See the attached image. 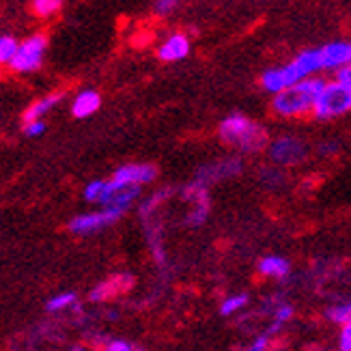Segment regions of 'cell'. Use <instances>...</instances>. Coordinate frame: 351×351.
<instances>
[{"label":"cell","instance_id":"cell-1","mask_svg":"<svg viewBox=\"0 0 351 351\" xmlns=\"http://www.w3.org/2000/svg\"><path fill=\"white\" fill-rule=\"evenodd\" d=\"M324 84H326V80H322V78H306V80H300L298 84L280 90V93L274 95V101H271L274 112L285 119L311 114Z\"/></svg>","mask_w":351,"mask_h":351},{"label":"cell","instance_id":"cell-2","mask_svg":"<svg viewBox=\"0 0 351 351\" xmlns=\"http://www.w3.org/2000/svg\"><path fill=\"white\" fill-rule=\"evenodd\" d=\"M220 138L222 143L241 149L243 154H256L267 145V132L254 123L246 114H228L220 123Z\"/></svg>","mask_w":351,"mask_h":351},{"label":"cell","instance_id":"cell-3","mask_svg":"<svg viewBox=\"0 0 351 351\" xmlns=\"http://www.w3.org/2000/svg\"><path fill=\"white\" fill-rule=\"evenodd\" d=\"M349 108H351V88L339 82H326L313 106V114L319 121H330L347 114Z\"/></svg>","mask_w":351,"mask_h":351},{"label":"cell","instance_id":"cell-4","mask_svg":"<svg viewBox=\"0 0 351 351\" xmlns=\"http://www.w3.org/2000/svg\"><path fill=\"white\" fill-rule=\"evenodd\" d=\"M43 54H45V37L43 35H33L26 41L18 43V50H15V56L11 58V69L13 71H35L41 67L43 63Z\"/></svg>","mask_w":351,"mask_h":351},{"label":"cell","instance_id":"cell-5","mask_svg":"<svg viewBox=\"0 0 351 351\" xmlns=\"http://www.w3.org/2000/svg\"><path fill=\"white\" fill-rule=\"evenodd\" d=\"M308 156V149L304 141L295 138V136H282V138L274 141L269 147V158L280 166H295L302 164Z\"/></svg>","mask_w":351,"mask_h":351},{"label":"cell","instance_id":"cell-6","mask_svg":"<svg viewBox=\"0 0 351 351\" xmlns=\"http://www.w3.org/2000/svg\"><path fill=\"white\" fill-rule=\"evenodd\" d=\"M141 196V188L138 186H117L110 179L104 183V192H101V198L99 203L106 207V209H112L117 213H123L134 205L136 198Z\"/></svg>","mask_w":351,"mask_h":351},{"label":"cell","instance_id":"cell-7","mask_svg":"<svg viewBox=\"0 0 351 351\" xmlns=\"http://www.w3.org/2000/svg\"><path fill=\"white\" fill-rule=\"evenodd\" d=\"M121 218V213L112 209H104V211H93V213H82V216H75L69 222V231L73 235H93L104 231L106 226L114 224Z\"/></svg>","mask_w":351,"mask_h":351},{"label":"cell","instance_id":"cell-8","mask_svg":"<svg viewBox=\"0 0 351 351\" xmlns=\"http://www.w3.org/2000/svg\"><path fill=\"white\" fill-rule=\"evenodd\" d=\"M158 177V166L154 164H125L112 175V183L117 186H145Z\"/></svg>","mask_w":351,"mask_h":351},{"label":"cell","instance_id":"cell-9","mask_svg":"<svg viewBox=\"0 0 351 351\" xmlns=\"http://www.w3.org/2000/svg\"><path fill=\"white\" fill-rule=\"evenodd\" d=\"M300 80H306V78H302L300 71L295 69L293 63H289L285 67H278V69H267L263 75H261V84L265 90H269V93H280V90L289 88V86H293L298 84Z\"/></svg>","mask_w":351,"mask_h":351},{"label":"cell","instance_id":"cell-10","mask_svg":"<svg viewBox=\"0 0 351 351\" xmlns=\"http://www.w3.org/2000/svg\"><path fill=\"white\" fill-rule=\"evenodd\" d=\"M319 56H322V69H341L349 65L351 60V45L347 41H334L324 48H319Z\"/></svg>","mask_w":351,"mask_h":351},{"label":"cell","instance_id":"cell-11","mask_svg":"<svg viewBox=\"0 0 351 351\" xmlns=\"http://www.w3.org/2000/svg\"><path fill=\"white\" fill-rule=\"evenodd\" d=\"M186 196L194 201V209L190 211L188 222L192 226H201L207 220V216H209V194H207V188L198 186V183L194 181L192 186L186 188Z\"/></svg>","mask_w":351,"mask_h":351},{"label":"cell","instance_id":"cell-12","mask_svg":"<svg viewBox=\"0 0 351 351\" xmlns=\"http://www.w3.org/2000/svg\"><path fill=\"white\" fill-rule=\"evenodd\" d=\"M132 282H134V278H132V276H128V274H125V276H123V274H119V276H112V278H108V280L99 282V285L93 289V291H90L88 300H90V302L112 300L114 295L128 291V289L132 287Z\"/></svg>","mask_w":351,"mask_h":351},{"label":"cell","instance_id":"cell-13","mask_svg":"<svg viewBox=\"0 0 351 351\" xmlns=\"http://www.w3.org/2000/svg\"><path fill=\"white\" fill-rule=\"evenodd\" d=\"M190 54V41L186 35H173L166 39L160 50H158V56L162 60H166V63H175V60H181L186 58Z\"/></svg>","mask_w":351,"mask_h":351},{"label":"cell","instance_id":"cell-14","mask_svg":"<svg viewBox=\"0 0 351 351\" xmlns=\"http://www.w3.org/2000/svg\"><path fill=\"white\" fill-rule=\"evenodd\" d=\"M99 106H101V97L97 90H82V93L75 95L73 104H71V114L75 119H86L90 114H95L99 110Z\"/></svg>","mask_w":351,"mask_h":351},{"label":"cell","instance_id":"cell-15","mask_svg":"<svg viewBox=\"0 0 351 351\" xmlns=\"http://www.w3.org/2000/svg\"><path fill=\"white\" fill-rule=\"evenodd\" d=\"M258 274L265 278H285L291 271V263L282 256H263L256 265Z\"/></svg>","mask_w":351,"mask_h":351},{"label":"cell","instance_id":"cell-16","mask_svg":"<svg viewBox=\"0 0 351 351\" xmlns=\"http://www.w3.org/2000/svg\"><path fill=\"white\" fill-rule=\"evenodd\" d=\"M63 99V93H52V95H45L41 99H37L35 104H30L26 112H24V123H33V121H41L43 114H48L54 106Z\"/></svg>","mask_w":351,"mask_h":351},{"label":"cell","instance_id":"cell-17","mask_svg":"<svg viewBox=\"0 0 351 351\" xmlns=\"http://www.w3.org/2000/svg\"><path fill=\"white\" fill-rule=\"evenodd\" d=\"M291 63L295 65V69L300 71L302 78H311L313 73L322 71V56H319V50H306L298 54Z\"/></svg>","mask_w":351,"mask_h":351},{"label":"cell","instance_id":"cell-18","mask_svg":"<svg viewBox=\"0 0 351 351\" xmlns=\"http://www.w3.org/2000/svg\"><path fill=\"white\" fill-rule=\"evenodd\" d=\"M326 319L332 324H339V326H345L351 322V306L349 304H334L326 311Z\"/></svg>","mask_w":351,"mask_h":351},{"label":"cell","instance_id":"cell-19","mask_svg":"<svg viewBox=\"0 0 351 351\" xmlns=\"http://www.w3.org/2000/svg\"><path fill=\"white\" fill-rule=\"evenodd\" d=\"M246 304H248V295H246V293L231 295V298H226V300L222 302L220 313H222L224 317H231V315L239 313L241 308H246Z\"/></svg>","mask_w":351,"mask_h":351},{"label":"cell","instance_id":"cell-20","mask_svg":"<svg viewBox=\"0 0 351 351\" xmlns=\"http://www.w3.org/2000/svg\"><path fill=\"white\" fill-rule=\"evenodd\" d=\"M15 50H18V41L9 35L0 37V65H9L11 58L15 56Z\"/></svg>","mask_w":351,"mask_h":351},{"label":"cell","instance_id":"cell-21","mask_svg":"<svg viewBox=\"0 0 351 351\" xmlns=\"http://www.w3.org/2000/svg\"><path fill=\"white\" fill-rule=\"evenodd\" d=\"M73 304H75V295L73 293H60V295H54L52 300H48L45 308H48V313H60V311L73 306Z\"/></svg>","mask_w":351,"mask_h":351},{"label":"cell","instance_id":"cell-22","mask_svg":"<svg viewBox=\"0 0 351 351\" xmlns=\"http://www.w3.org/2000/svg\"><path fill=\"white\" fill-rule=\"evenodd\" d=\"M104 179H95V181H90L88 186L84 188V198L88 203H99V198H101V192H104Z\"/></svg>","mask_w":351,"mask_h":351},{"label":"cell","instance_id":"cell-23","mask_svg":"<svg viewBox=\"0 0 351 351\" xmlns=\"http://www.w3.org/2000/svg\"><path fill=\"white\" fill-rule=\"evenodd\" d=\"M276 330H280V326H276V324H274L265 334H261V337H258L246 351H267V347H269V341H271V334L274 332H276Z\"/></svg>","mask_w":351,"mask_h":351},{"label":"cell","instance_id":"cell-24","mask_svg":"<svg viewBox=\"0 0 351 351\" xmlns=\"http://www.w3.org/2000/svg\"><path fill=\"white\" fill-rule=\"evenodd\" d=\"M60 5H63V0H35L33 9H35L39 15H50V13L58 11Z\"/></svg>","mask_w":351,"mask_h":351},{"label":"cell","instance_id":"cell-25","mask_svg":"<svg viewBox=\"0 0 351 351\" xmlns=\"http://www.w3.org/2000/svg\"><path fill=\"white\" fill-rule=\"evenodd\" d=\"M291 317H293V306H291V304H280V306L276 308V313H274V324H276V326H282V324H287Z\"/></svg>","mask_w":351,"mask_h":351},{"label":"cell","instance_id":"cell-26","mask_svg":"<svg viewBox=\"0 0 351 351\" xmlns=\"http://www.w3.org/2000/svg\"><path fill=\"white\" fill-rule=\"evenodd\" d=\"M339 349H341V351H351V324L341 326V334H339Z\"/></svg>","mask_w":351,"mask_h":351},{"label":"cell","instance_id":"cell-27","mask_svg":"<svg viewBox=\"0 0 351 351\" xmlns=\"http://www.w3.org/2000/svg\"><path fill=\"white\" fill-rule=\"evenodd\" d=\"M45 132V123L43 121H33V123H24V134L30 136V138H37Z\"/></svg>","mask_w":351,"mask_h":351},{"label":"cell","instance_id":"cell-28","mask_svg":"<svg viewBox=\"0 0 351 351\" xmlns=\"http://www.w3.org/2000/svg\"><path fill=\"white\" fill-rule=\"evenodd\" d=\"M334 82H339V84H343V86H349V88H351V69H349V65H345V67L337 69V80H334Z\"/></svg>","mask_w":351,"mask_h":351},{"label":"cell","instance_id":"cell-29","mask_svg":"<svg viewBox=\"0 0 351 351\" xmlns=\"http://www.w3.org/2000/svg\"><path fill=\"white\" fill-rule=\"evenodd\" d=\"M104 351H136L128 341H110L104 347Z\"/></svg>","mask_w":351,"mask_h":351},{"label":"cell","instance_id":"cell-30","mask_svg":"<svg viewBox=\"0 0 351 351\" xmlns=\"http://www.w3.org/2000/svg\"><path fill=\"white\" fill-rule=\"evenodd\" d=\"M177 3H179V0H158V3H156V11L162 13V15H166V13H171L177 7Z\"/></svg>","mask_w":351,"mask_h":351},{"label":"cell","instance_id":"cell-31","mask_svg":"<svg viewBox=\"0 0 351 351\" xmlns=\"http://www.w3.org/2000/svg\"><path fill=\"white\" fill-rule=\"evenodd\" d=\"M69 351H86V349H84L82 345H75V347H71Z\"/></svg>","mask_w":351,"mask_h":351}]
</instances>
